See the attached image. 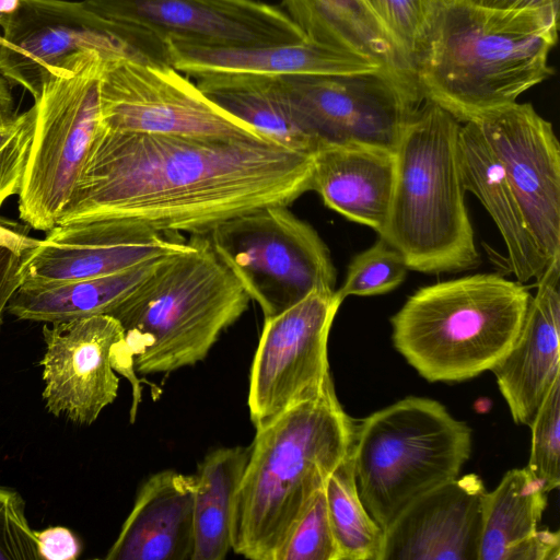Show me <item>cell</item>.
Wrapping results in <instances>:
<instances>
[{
  "mask_svg": "<svg viewBox=\"0 0 560 560\" xmlns=\"http://www.w3.org/2000/svg\"><path fill=\"white\" fill-rule=\"evenodd\" d=\"M532 445L529 471L547 492L560 483V377H558L529 424Z\"/></svg>",
  "mask_w": 560,
  "mask_h": 560,
  "instance_id": "cell-32",
  "label": "cell"
},
{
  "mask_svg": "<svg viewBox=\"0 0 560 560\" xmlns=\"http://www.w3.org/2000/svg\"><path fill=\"white\" fill-rule=\"evenodd\" d=\"M462 122L423 98L396 148V175L381 235L424 273L475 268L479 254L465 203Z\"/></svg>",
  "mask_w": 560,
  "mask_h": 560,
  "instance_id": "cell-5",
  "label": "cell"
},
{
  "mask_svg": "<svg viewBox=\"0 0 560 560\" xmlns=\"http://www.w3.org/2000/svg\"><path fill=\"white\" fill-rule=\"evenodd\" d=\"M390 35L415 72L442 0H362Z\"/></svg>",
  "mask_w": 560,
  "mask_h": 560,
  "instance_id": "cell-30",
  "label": "cell"
},
{
  "mask_svg": "<svg viewBox=\"0 0 560 560\" xmlns=\"http://www.w3.org/2000/svg\"><path fill=\"white\" fill-rule=\"evenodd\" d=\"M279 560H339L324 489L316 493L296 522Z\"/></svg>",
  "mask_w": 560,
  "mask_h": 560,
  "instance_id": "cell-34",
  "label": "cell"
},
{
  "mask_svg": "<svg viewBox=\"0 0 560 560\" xmlns=\"http://www.w3.org/2000/svg\"><path fill=\"white\" fill-rule=\"evenodd\" d=\"M26 252L0 241V327L10 300L22 285L21 268Z\"/></svg>",
  "mask_w": 560,
  "mask_h": 560,
  "instance_id": "cell-36",
  "label": "cell"
},
{
  "mask_svg": "<svg viewBox=\"0 0 560 560\" xmlns=\"http://www.w3.org/2000/svg\"><path fill=\"white\" fill-rule=\"evenodd\" d=\"M536 287L514 345L491 370L514 422L528 427L560 377V260Z\"/></svg>",
  "mask_w": 560,
  "mask_h": 560,
  "instance_id": "cell-19",
  "label": "cell"
},
{
  "mask_svg": "<svg viewBox=\"0 0 560 560\" xmlns=\"http://www.w3.org/2000/svg\"><path fill=\"white\" fill-rule=\"evenodd\" d=\"M163 257L107 276L21 285L7 311L19 319L44 324L109 314L154 270Z\"/></svg>",
  "mask_w": 560,
  "mask_h": 560,
  "instance_id": "cell-26",
  "label": "cell"
},
{
  "mask_svg": "<svg viewBox=\"0 0 560 560\" xmlns=\"http://www.w3.org/2000/svg\"><path fill=\"white\" fill-rule=\"evenodd\" d=\"M475 121L501 162L548 268L560 260V145L552 124L517 102Z\"/></svg>",
  "mask_w": 560,
  "mask_h": 560,
  "instance_id": "cell-15",
  "label": "cell"
},
{
  "mask_svg": "<svg viewBox=\"0 0 560 560\" xmlns=\"http://www.w3.org/2000/svg\"><path fill=\"white\" fill-rule=\"evenodd\" d=\"M486 493L468 474L422 494L384 530L381 560H478Z\"/></svg>",
  "mask_w": 560,
  "mask_h": 560,
  "instance_id": "cell-18",
  "label": "cell"
},
{
  "mask_svg": "<svg viewBox=\"0 0 560 560\" xmlns=\"http://www.w3.org/2000/svg\"><path fill=\"white\" fill-rule=\"evenodd\" d=\"M14 113L12 85L0 73V118L9 117Z\"/></svg>",
  "mask_w": 560,
  "mask_h": 560,
  "instance_id": "cell-39",
  "label": "cell"
},
{
  "mask_svg": "<svg viewBox=\"0 0 560 560\" xmlns=\"http://www.w3.org/2000/svg\"><path fill=\"white\" fill-rule=\"evenodd\" d=\"M530 296L499 273L422 287L390 318L394 347L429 382L472 378L511 350Z\"/></svg>",
  "mask_w": 560,
  "mask_h": 560,
  "instance_id": "cell-6",
  "label": "cell"
},
{
  "mask_svg": "<svg viewBox=\"0 0 560 560\" xmlns=\"http://www.w3.org/2000/svg\"><path fill=\"white\" fill-rule=\"evenodd\" d=\"M1 30L0 73L34 101L49 75L82 48L129 50L84 1L20 0Z\"/></svg>",
  "mask_w": 560,
  "mask_h": 560,
  "instance_id": "cell-17",
  "label": "cell"
},
{
  "mask_svg": "<svg viewBox=\"0 0 560 560\" xmlns=\"http://www.w3.org/2000/svg\"><path fill=\"white\" fill-rule=\"evenodd\" d=\"M354 421L329 383L256 428L232 515V550L279 560L293 527L351 453Z\"/></svg>",
  "mask_w": 560,
  "mask_h": 560,
  "instance_id": "cell-3",
  "label": "cell"
},
{
  "mask_svg": "<svg viewBox=\"0 0 560 560\" xmlns=\"http://www.w3.org/2000/svg\"><path fill=\"white\" fill-rule=\"evenodd\" d=\"M197 86L262 137L292 150L316 151L296 125L275 77L211 75L198 79Z\"/></svg>",
  "mask_w": 560,
  "mask_h": 560,
  "instance_id": "cell-28",
  "label": "cell"
},
{
  "mask_svg": "<svg viewBox=\"0 0 560 560\" xmlns=\"http://www.w3.org/2000/svg\"><path fill=\"white\" fill-rule=\"evenodd\" d=\"M408 270L402 255L378 236L371 247L353 257L336 293L342 302L351 295L384 294L400 285Z\"/></svg>",
  "mask_w": 560,
  "mask_h": 560,
  "instance_id": "cell-31",
  "label": "cell"
},
{
  "mask_svg": "<svg viewBox=\"0 0 560 560\" xmlns=\"http://www.w3.org/2000/svg\"><path fill=\"white\" fill-rule=\"evenodd\" d=\"M133 54L161 63L165 43L212 47L296 44L308 37L290 15L259 0H83Z\"/></svg>",
  "mask_w": 560,
  "mask_h": 560,
  "instance_id": "cell-10",
  "label": "cell"
},
{
  "mask_svg": "<svg viewBox=\"0 0 560 560\" xmlns=\"http://www.w3.org/2000/svg\"><path fill=\"white\" fill-rule=\"evenodd\" d=\"M396 175L394 151L327 145L313 154L311 190L345 218L384 231Z\"/></svg>",
  "mask_w": 560,
  "mask_h": 560,
  "instance_id": "cell-22",
  "label": "cell"
},
{
  "mask_svg": "<svg viewBox=\"0 0 560 560\" xmlns=\"http://www.w3.org/2000/svg\"><path fill=\"white\" fill-rule=\"evenodd\" d=\"M220 259L272 317L315 291H334L328 247L287 206H267L230 218L207 234Z\"/></svg>",
  "mask_w": 560,
  "mask_h": 560,
  "instance_id": "cell-9",
  "label": "cell"
},
{
  "mask_svg": "<svg viewBox=\"0 0 560 560\" xmlns=\"http://www.w3.org/2000/svg\"><path fill=\"white\" fill-rule=\"evenodd\" d=\"M249 300L208 235L197 234L108 315L122 327L136 373H168L203 360Z\"/></svg>",
  "mask_w": 560,
  "mask_h": 560,
  "instance_id": "cell-4",
  "label": "cell"
},
{
  "mask_svg": "<svg viewBox=\"0 0 560 560\" xmlns=\"http://www.w3.org/2000/svg\"><path fill=\"white\" fill-rule=\"evenodd\" d=\"M194 476L162 470L140 487L107 560H191Z\"/></svg>",
  "mask_w": 560,
  "mask_h": 560,
  "instance_id": "cell-21",
  "label": "cell"
},
{
  "mask_svg": "<svg viewBox=\"0 0 560 560\" xmlns=\"http://www.w3.org/2000/svg\"><path fill=\"white\" fill-rule=\"evenodd\" d=\"M470 452L465 422L434 399L408 396L354 427L359 497L385 530L419 497L456 478Z\"/></svg>",
  "mask_w": 560,
  "mask_h": 560,
  "instance_id": "cell-7",
  "label": "cell"
},
{
  "mask_svg": "<svg viewBox=\"0 0 560 560\" xmlns=\"http://www.w3.org/2000/svg\"><path fill=\"white\" fill-rule=\"evenodd\" d=\"M176 233L78 217L59 222L24 254L22 285H39L116 273L183 249Z\"/></svg>",
  "mask_w": 560,
  "mask_h": 560,
  "instance_id": "cell-16",
  "label": "cell"
},
{
  "mask_svg": "<svg viewBox=\"0 0 560 560\" xmlns=\"http://www.w3.org/2000/svg\"><path fill=\"white\" fill-rule=\"evenodd\" d=\"M275 78L315 150L366 145L395 152L423 101L415 78L388 69Z\"/></svg>",
  "mask_w": 560,
  "mask_h": 560,
  "instance_id": "cell-11",
  "label": "cell"
},
{
  "mask_svg": "<svg viewBox=\"0 0 560 560\" xmlns=\"http://www.w3.org/2000/svg\"><path fill=\"white\" fill-rule=\"evenodd\" d=\"M341 303L336 290L315 291L283 312L265 318L247 398L255 428L316 396L332 382L327 345Z\"/></svg>",
  "mask_w": 560,
  "mask_h": 560,
  "instance_id": "cell-14",
  "label": "cell"
},
{
  "mask_svg": "<svg viewBox=\"0 0 560 560\" xmlns=\"http://www.w3.org/2000/svg\"><path fill=\"white\" fill-rule=\"evenodd\" d=\"M559 10H499L442 0L415 78L462 124L516 102L552 74Z\"/></svg>",
  "mask_w": 560,
  "mask_h": 560,
  "instance_id": "cell-2",
  "label": "cell"
},
{
  "mask_svg": "<svg viewBox=\"0 0 560 560\" xmlns=\"http://www.w3.org/2000/svg\"><path fill=\"white\" fill-rule=\"evenodd\" d=\"M20 0H0V28L15 11Z\"/></svg>",
  "mask_w": 560,
  "mask_h": 560,
  "instance_id": "cell-40",
  "label": "cell"
},
{
  "mask_svg": "<svg viewBox=\"0 0 560 560\" xmlns=\"http://www.w3.org/2000/svg\"><path fill=\"white\" fill-rule=\"evenodd\" d=\"M478 7L499 10H559V0H456Z\"/></svg>",
  "mask_w": 560,
  "mask_h": 560,
  "instance_id": "cell-38",
  "label": "cell"
},
{
  "mask_svg": "<svg viewBox=\"0 0 560 560\" xmlns=\"http://www.w3.org/2000/svg\"><path fill=\"white\" fill-rule=\"evenodd\" d=\"M249 446L220 447L206 455L194 475V550L191 560H222L232 548L235 495Z\"/></svg>",
  "mask_w": 560,
  "mask_h": 560,
  "instance_id": "cell-27",
  "label": "cell"
},
{
  "mask_svg": "<svg viewBox=\"0 0 560 560\" xmlns=\"http://www.w3.org/2000/svg\"><path fill=\"white\" fill-rule=\"evenodd\" d=\"M100 125L120 132L197 139H267L170 65L126 49L104 50Z\"/></svg>",
  "mask_w": 560,
  "mask_h": 560,
  "instance_id": "cell-12",
  "label": "cell"
},
{
  "mask_svg": "<svg viewBox=\"0 0 560 560\" xmlns=\"http://www.w3.org/2000/svg\"><path fill=\"white\" fill-rule=\"evenodd\" d=\"M165 48L167 63L197 80L211 75L348 74L386 69L370 57L310 38L296 44L257 47H212L167 40Z\"/></svg>",
  "mask_w": 560,
  "mask_h": 560,
  "instance_id": "cell-20",
  "label": "cell"
},
{
  "mask_svg": "<svg viewBox=\"0 0 560 560\" xmlns=\"http://www.w3.org/2000/svg\"><path fill=\"white\" fill-rule=\"evenodd\" d=\"M38 540L39 559L74 560L81 553V542L67 527L52 526L35 530Z\"/></svg>",
  "mask_w": 560,
  "mask_h": 560,
  "instance_id": "cell-37",
  "label": "cell"
},
{
  "mask_svg": "<svg viewBox=\"0 0 560 560\" xmlns=\"http://www.w3.org/2000/svg\"><path fill=\"white\" fill-rule=\"evenodd\" d=\"M313 154L275 141L120 132L100 125L58 221L95 217L161 233L208 234L311 190ZM57 223V224H58Z\"/></svg>",
  "mask_w": 560,
  "mask_h": 560,
  "instance_id": "cell-1",
  "label": "cell"
},
{
  "mask_svg": "<svg viewBox=\"0 0 560 560\" xmlns=\"http://www.w3.org/2000/svg\"><path fill=\"white\" fill-rule=\"evenodd\" d=\"M35 121V103L25 112L0 118V207L22 189Z\"/></svg>",
  "mask_w": 560,
  "mask_h": 560,
  "instance_id": "cell-33",
  "label": "cell"
},
{
  "mask_svg": "<svg viewBox=\"0 0 560 560\" xmlns=\"http://www.w3.org/2000/svg\"><path fill=\"white\" fill-rule=\"evenodd\" d=\"M547 494L527 467L509 470L487 491L478 560H560L559 532L537 528Z\"/></svg>",
  "mask_w": 560,
  "mask_h": 560,
  "instance_id": "cell-23",
  "label": "cell"
},
{
  "mask_svg": "<svg viewBox=\"0 0 560 560\" xmlns=\"http://www.w3.org/2000/svg\"><path fill=\"white\" fill-rule=\"evenodd\" d=\"M290 18L319 44L360 54L415 78L411 63L362 0H282Z\"/></svg>",
  "mask_w": 560,
  "mask_h": 560,
  "instance_id": "cell-25",
  "label": "cell"
},
{
  "mask_svg": "<svg viewBox=\"0 0 560 560\" xmlns=\"http://www.w3.org/2000/svg\"><path fill=\"white\" fill-rule=\"evenodd\" d=\"M106 50V49H105ZM104 49L82 48L49 75L36 121L22 189L20 219L47 232L69 201L100 122Z\"/></svg>",
  "mask_w": 560,
  "mask_h": 560,
  "instance_id": "cell-8",
  "label": "cell"
},
{
  "mask_svg": "<svg viewBox=\"0 0 560 560\" xmlns=\"http://www.w3.org/2000/svg\"><path fill=\"white\" fill-rule=\"evenodd\" d=\"M0 560H39L38 540L22 495L0 486Z\"/></svg>",
  "mask_w": 560,
  "mask_h": 560,
  "instance_id": "cell-35",
  "label": "cell"
},
{
  "mask_svg": "<svg viewBox=\"0 0 560 560\" xmlns=\"http://www.w3.org/2000/svg\"><path fill=\"white\" fill-rule=\"evenodd\" d=\"M40 361L48 412L90 425L117 397L119 377L132 386L131 421L141 401L140 381L119 322L100 314L45 323Z\"/></svg>",
  "mask_w": 560,
  "mask_h": 560,
  "instance_id": "cell-13",
  "label": "cell"
},
{
  "mask_svg": "<svg viewBox=\"0 0 560 560\" xmlns=\"http://www.w3.org/2000/svg\"><path fill=\"white\" fill-rule=\"evenodd\" d=\"M459 162L464 188L480 200L497 225L511 271L524 284L538 280L547 267L528 232L505 171L476 121L460 126Z\"/></svg>",
  "mask_w": 560,
  "mask_h": 560,
  "instance_id": "cell-24",
  "label": "cell"
},
{
  "mask_svg": "<svg viewBox=\"0 0 560 560\" xmlns=\"http://www.w3.org/2000/svg\"><path fill=\"white\" fill-rule=\"evenodd\" d=\"M324 493L339 560H381L384 530L359 497L351 453L330 474Z\"/></svg>",
  "mask_w": 560,
  "mask_h": 560,
  "instance_id": "cell-29",
  "label": "cell"
}]
</instances>
